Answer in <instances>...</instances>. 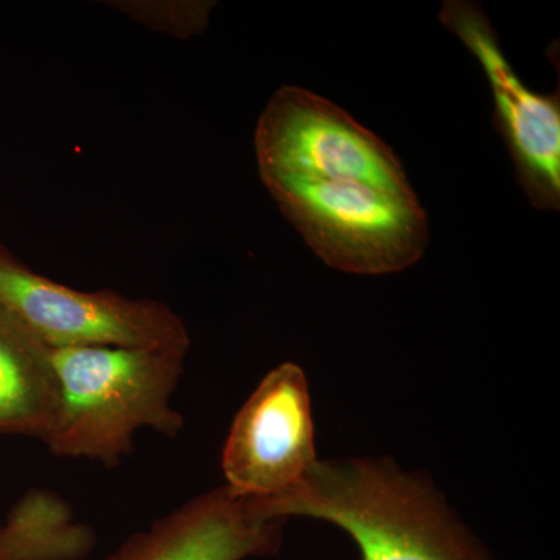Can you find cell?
I'll list each match as a JSON object with an SVG mask.
<instances>
[{
	"instance_id": "1",
	"label": "cell",
	"mask_w": 560,
	"mask_h": 560,
	"mask_svg": "<svg viewBox=\"0 0 560 560\" xmlns=\"http://www.w3.org/2000/svg\"><path fill=\"white\" fill-rule=\"evenodd\" d=\"M257 504L276 521L338 526L361 560H499L433 482L389 458L318 460L296 489Z\"/></svg>"
},
{
	"instance_id": "2",
	"label": "cell",
	"mask_w": 560,
	"mask_h": 560,
	"mask_svg": "<svg viewBox=\"0 0 560 560\" xmlns=\"http://www.w3.org/2000/svg\"><path fill=\"white\" fill-rule=\"evenodd\" d=\"M58 378L57 418L46 442L54 455L117 466L135 434L178 436L172 407L187 353L136 348L50 349Z\"/></svg>"
},
{
	"instance_id": "3",
	"label": "cell",
	"mask_w": 560,
	"mask_h": 560,
	"mask_svg": "<svg viewBox=\"0 0 560 560\" xmlns=\"http://www.w3.org/2000/svg\"><path fill=\"white\" fill-rule=\"evenodd\" d=\"M260 178L287 220L335 270L388 275L411 267L425 253L429 219L416 194H393L357 180Z\"/></svg>"
},
{
	"instance_id": "4",
	"label": "cell",
	"mask_w": 560,
	"mask_h": 560,
	"mask_svg": "<svg viewBox=\"0 0 560 560\" xmlns=\"http://www.w3.org/2000/svg\"><path fill=\"white\" fill-rule=\"evenodd\" d=\"M0 307L50 349L136 348L187 353L184 320L160 301L81 291L38 275L0 245Z\"/></svg>"
},
{
	"instance_id": "5",
	"label": "cell",
	"mask_w": 560,
	"mask_h": 560,
	"mask_svg": "<svg viewBox=\"0 0 560 560\" xmlns=\"http://www.w3.org/2000/svg\"><path fill=\"white\" fill-rule=\"evenodd\" d=\"M260 176L305 183L357 180L410 195L394 151L345 109L296 86L280 88L265 106L254 135Z\"/></svg>"
},
{
	"instance_id": "6",
	"label": "cell",
	"mask_w": 560,
	"mask_h": 560,
	"mask_svg": "<svg viewBox=\"0 0 560 560\" xmlns=\"http://www.w3.org/2000/svg\"><path fill=\"white\" fill-rule=\"evenodd\" d=\"M311 390L298 364L265 375L232 422L221 455L228 488L257 501L282 499L318 463Z\"/></svg>"
},
{
	"instance_id": "7",
	"label": "cell",
	"mask_w": 560,
	"mask_h": 560,
	"mask_svg": "<svg viewBox=\"0 0 560 560\" xmlns=\"http://www.w3.org/2000/svg\"><path fill=\"white\" fill-rule=\"evenodd\" d=\"M441 22L480 61L492 90L493 124L503 136L518 184L537 209L560 205V97L529 91L501 51L489 18L477 3L448 0Z\"/></svg>"
},
{
	"instance_id": "8",
	"label": "cell",
	"mask_w": 560,
	"mask_h": 560,
	"mask_svg": "<svg viewBox=\"0 0 560 560\" xmlns=\"http://www.w3.org/2000/svg\"><path fill=\"white\" fill-rule=\"evenodd\" d=\"M282 521L253 499L221 486L135 534L106 560H245L264 558L282 545Z\"/></svg>"
},
{
	"instance_id": "9",
	"label": "cell",
	"mask_w": 560,
	"mask_h": 560,
	"mask_svg": "<svg viewBox=\"0 0 560 560\" xmlns=\"http://www.w3.org/2000/svg\"><path fill=\"white\" fill-rule=\"evenodd\" d=\"M58 401L50 348L0 307V434L46 441Z\"/></svg>"
},
{
	"instance_id": "10",
	"label": "cell",
	"mask_w": 560,
	"mask_h": 560,
	"mask_svg": "<svg viewBox=\"0 0 560 560\" xmlns=\"http://www.w3.org/2000/svg\"><path fill=\"white\" fill-rule=\"evenodd\" d=\"M109 5L151 31L189 39L206 31L215 3L201 0H124Z\"/></svg>"
}]
</instances>
